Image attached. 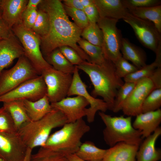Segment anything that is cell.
<instances>
[{
	"mask_svg": "<svg viewBox=\"0 0 161 161\" xmlns=\"http://www.w3.org/2000/svg\"><path fill=\"white\" fill-rule=\"evenodd\" d=\"M42 0H29L24 11L38 9V7Z\"/></svg>",
	"mask_w": 161,
	"mask_h": 161,
	"instance_id": "cell-45",
	"label": "cell"
},
{
	"mask_svg": "<svg viewBox=\"0 0 161 161\" xmlns=\"http://www.w3.org/2000/svg\"><path fill=\"white\" fill-rule=\"evenodd\" d=\"M161 135V128L159 127L150 135L145 138L139 146L136 161H158L161 158V151L156 148L157 140Z\"/></svg>",
	"mask_w": 161,
	"mask_h": 161,
	"instance_id": "cell-19",
	"label": "cell"
},
{
	"mask_svg": "<svg viewBox=\"0 0 161 161\" xmlns=\"http://www.w3.org/2000/svg\"><path fill=\"white\" fill-rule=\"evenodd\" d=\"M38 8L46 12L49 19L48 32L41 38L40 48L44 58L54 49L66 46L74 49L84 61L91 62L89 56L78 44L82 30L70 21L62 1L42 0Z\"/></svg>",
	"mask_w": 161,
	"mask_h": 161,
	"instance_id": "cell-1",
	"label": "cell"
},
{
	"mask_svg": "<svg viewBox=\"0 0 161 161\" xmlns=\"http://www.w3.org/2000/svg\"><path fill=\"white\" fill-rule=\"evenodd\" d=\"M24 49V55L28 59L39 75L44 70L53 67L45 60L40 48V37L31 29L25 27L22 22L11 28Z\"/></svg>",
	"mask_w": 161,
	"mask_h": 161,
	"instance_id": "cell-6",
	"label": "cell"
},
{
	"mask_svg": "<svg viewBox=\"0 0 161 161\" xmlns=\"http://www.w3.org/2000/svg\"><path fill=\"white\" fill-rule=\"evenodd\" d=\"M139 145L126 143H118L106 149L101 161H136Z\"/></svg>",
	"mask_w": 161,
	"mask_h": 161,
	"instance_id": "cell-21",
	"label": "cell"
},
{
	"mask_svg": "<svg viewBox=\"0 0 161 161\" xmlns=\"http://www.w3.org/2000/svg\"><path fill=\"white\" fill-rule=\"evenodd\" d=\"M149 78L156 89L161 88V67L156 68Z\"/></svg>",
	"mask_w": 161,
	"mask_h": 161,
	"instance_id": "cell-42",
	"label": "cell"
},
{
	"mask_svg": "<svg viewBox=\"0 0 161 161\" xmlns=\"http://www.w3.org/2000/svg\"><path fill=\"white\" fill-rule=\"evenodd\" d=\"M23 101L31 121L38 120L53 110L46 95L35 101L27 100Z\"/></svg>",
	"mask_w": 161,
	"mask_h": 161,
	"instance_id": "cell-22",
	"label": "cell"
},
{
	"mask_svg": "<svg viewBox=\"0 0 161 161\" xmlns=\"http://www.w3.org/2000/svg\"><path fill=\"white\" fill-rule=\"evenodd\" d=\"M114 64L117 75L121 78H124L138 69L136 67L129 63L122 56L119 58Z\"/></svg>",
	"mask_w": 161,
	"mask_h": 161,
	"instance_id": "cell-36",
	"label": "cell"
},
{
	"mask_svg": "<svg viewBox=\"0 0 161 161\" xmlns=\"http://www.w3.org/2000/svg\"><path fill=\"white\" fill-rule=\"evenodd\" d=\"M133 127L141 132L142 139L148 137L159 127L161 122V110L142 113L136 116Z\"/></svg>",
	"mask_w": 161,
	"mask_h": 161,
	"instance_id": "cell-18",
	"label": "cell"
},
{
	"mask_svg": "<svg viewBox=\"0 0 161 161\" xmlns=\"http://www.w3.org/2000/svg\"><path fill=\"white\" fill-rule=\"evenodd\" d=\"M24 55L23 47L13 33L9 38L1 39L0 41V73L15 59Z\"/></svg>",
	"mask_w": 161,
	"mask_h": 161,
	"instance_id": "cell-16",
	"label": "cell"
},
{
	"mask_svg": "<svg viewBox=\"0 0 161 161\" xmlns=\"http://www.w3.org/2000/svg\"><path fill=\"white\" fill-rule=\"evenodd\" d=\"M3 107L10 114L17 131L25 123L31 121L23 100H15L3 103Z\"/></svg>",
	"mask_w": 161,
	"mask_h": 161,
	"instance_id": "cell-24",
	"label": "cell"
},
{
	"mask_svg": "<svg viewBox=\"0 0 161 161\" xmlns=\"http://www.w3.org/2000/svg\"><path fill=\"white\" fill-rule=\"evenodd\" d=\"M76 66L89 77L94 87L91 95L101 97L112 110L117 91L124 83L117 75L114 64L109 60L101 64L84 61Z\"/></svg>",
	"mask_w": 161,
	"mask_h": 161,
	"instance_id": "cell-2",
	"label": "cell"
},
{
	"mask_svg": "<svg viewBox=\"0 0 161 161\" xmlns=\"http://www.w3.org/2000/svg\"><path fill=\"white\" fill-rule=\"evenodd\" d=\"M0 161H3L2 160L0 159Z\"/></svg>",
	"mask_w": 161,
	"mask_h": 161,
	"instance_id": "cell-50",
	"label": "cell"
},
{
	"mask_svg": "<svg viewBox=\"0 0 161 161\" xmlns=\"http://www.w3.org/2000/svg\"><path fill=\"white\" fill-rule=\"evenodd\" d=\"M136 83L131 82L124 83L117 91L112 111L116 113L122 110L123 103L134 89Z\"/></svg>",
	"mask_w": 161,
	"mask_h": 161,
	"instance_id": "cell-31",
	"label": "cell"
},
{
	"mask_svg": "<svg viewBox=\"0 0 161 161\" xmlns=\"http://www.w3.org/2000/svg\"><path fill=\"white\" fill-rule=\"evenodd\" d=\"M82 5L85 8L94 3L93 0H80Z\"/></svg>",
	"mask_w": 161,
	"mask_h": 161,
	"instance_id": "cell-47",
	"label": "cell"
},
{
	"mask_svg": "<svg viewBox=\"0 0 161 161\" xmlns=\"http://www.w3.org/2000/svg\"><path fill=\"white\" fill-rule=\"evenodd\" d=\"M31 161H68L66 155L41 147L35 153L32 154Z\"/></svg>",
	"mask_w": 161,
	"mask_h": 161,
	"instance_id": "cell-32",
	"label": "cell"
},
{
	"mask_svg": "<svg viewBox=\"0 0 161 161\" xmlns=\"http://www.w3.org/2000/svg\"><path fill=\"white\" fill-rule=\"evenodd\" d=\"M63 4L65 6L75 9L83 10L84 7L80 0H64L62 1Z\"/></svg>",
	"mask_w": 161,
	"mask_h": 161,
	"instance_id": "cell-44",
	"label": "cell"
},
{
	"mask_svg": "<svg viewBox=\"0 0 161 161\" xmlns=\"http://www.w3.org/2000/svg\"><path fill=\"white\" fill-rule=\"evenodd\" d=\"M81 36L94 45L102 47L103 42L102 31L97 23H89L82 30Z\"/></svg>",
	"mask_w": 161,
	"mask_h": 161,
	"instance_id": "cell-30",
	"label": "cell"
},
{
	"mask_svg": "<svg viewBox=\"0 0 161 161\" xmlns=\"http://www.w3.org/2000/svg\"><path fill=\"white\" fill-rule=\"evenodd\" d=\"M1 0H0V5L1 4Z\"/></svg>",
	"mask_w": 161,
	"mask_h": 161,
	"instance_id": "cell-51",
	"label": "cell"
},
{
	"mask_svg": "<svg viewBox=\"0 0 161 161\" xmlns=\"http://www.w3.org/2000/svg\"><path fill=\"white\" fill-rule=\"evenodd\" d=\"M1 11L0 9V17H1Z\"/></svg>",
	"mask_w": 161,
	"mask_h": 161,
	"instance_id": "cell-49",
	"label": "cell"
},
{
	"mask_svg": "<svg viewBox=\"0 0 161 161\" xmlns=\"http://www.w3.org/2000/svg\"><path fill=\"white\" fill-rule=\"evenodd\" d=\"M68 161H86L82 160L75 154H70L66 156Z\"/></svg>",
	"mask_w": 161,
	"mask_h": 161,
	"instance_id": "cell-46",
	"label": "cell"
},
{
	"mask_svg": "<svg viewBox=\"0 0 161 161\" xmlns=\"http://www.w3.org/2000/svg\"><path fill=\"white\" fill-rule=\"evenodd\" d=\"M149 78H143L136 82L134 89L123 103L122 110L128 116H136L142 113L143 103L148 95L155 89Z\"/></svg>",
	"mask_w": 161,
	"mask_h": 161,
	"instance_id": "cell-14",
	"label": "cell"
},
{
	"mask_svg": "<svg viewBox=\"0 0 161 161\" xmlns=\"http://www.w3.org/2000/svg\"><path fill=\"white\" fill-rule=\"evenodd\" d=\"M89 23H97L100 18L97 9L94 3L83 10Z\"/></svg>",
	"mask_w": 161,
	"mask_h": 161,
	"instance_id": "cell-41",
	"label": "cell"
},
{
	"mask_svg": "<svg viewBox=\"0 0 161 161\" xmlns=\"http://www.w3.org/2000/svg\"><path fill=\"white\" fill-rule=\"evenodd\" d=\"M161 106V88L154 89L145 100L142 107V113L154 111Z\"/></svg>",
	"mask_w": 161,
	"mask_h": 161,
	"instance_id": "cell-34",
	"label": "cell"
},
{
	"mask_svg": "<svg viewBox=\"0 0 161 161\" xmlns=\"http://www.w3.org/2000/svg\"><path fill=\"white\" fill-rule=\"evenodd\" d=\"M13 33L11 29L9 28L1 17H0V38L2 39L7 38Z\"/></svg>",
	"mask_w": 161,
	"mask_h": 161,
	"instance_id": "cell-43",
	"label": "cell"
},
{
	"mask_svg": "<svg viewBox=\"0 0 161 161\" xmlns=\"http://www.w3.org/2000/svg\"><path fill=\"white\" fill-rule=\"evenodd\" d=\"M52 108L60 111L66 117L68 123L75 122L86 116L88 101L79 95L66 97L60 101L51 103Z\"/></svg>",
	"mask_w": 161,
	"mask_h": 161,
	"instance_id": "cell-15",
	"label": "cell"
},
{
	"mask_svg": "<svg viewBox=\"0 0 161 161\" xmlns=\"http://www.w3.org/2000/svg\"><path fill=\"white\" fill-rule=\"evenodd\" d=\"M100 18L118 20L124 19L129 13L121 0H93Z\"/></svg>",
	"mask_w": 161,
	"mask_h": 161,
	"instance_id": "cell-20",
	"label": "cell"
},
{
	"mask_svg": "<svg viewBox=\"0 0 161 161\" xmlns=\"http://www.w3.org/2000/svg\"><path fill=\"white\" fill-rule=\"evenodd\" d=\"M28 0H1V17L10 28L22 22L23 14Z\"/></svg>",
	"mask_w": 161,
	"mask_h": 161,
	"instance_id": "cell-17",
	"label": "cell"
},
{
	"mask_svg": "<svg viewBox=\"0 0 161 161\" xmlns=\"http://www.w3.org/2000/svg\"><path fill=\"white\" fill-rule=\"evenodd\" d=\"M63 6L66 13L72 18L77 26L83 30L88 26L89 23L83 10Z\"/></svg>",
	"mask_w": 161,
	"mask_h": 161,
	"instance_id": "cell-35",
	"label": "cell"
},
{
	"mask_svg": "<svg viewBox=\"0 0 161 161\" xmlns=\"http://www.w3.org/2000/svg\"><path fill=\"white\" fill-rule=\"evenodd\" d=\"M44 58L54 69L57 71L72 74L74 72L75 66L69 61L59 48L54 49Z\"/></svg>",
	"mask_w": 161,
	"mask_h": 161,
	"instance_id": "cell-28",
	"label": "cell"
},
{
	"mask_svg": "<svg viewBox=\"0 0 161 161\" xmlns=\"http://www.w3.org/2000/svg\"><path fill=\"white\" fill-rule=\"evenodd\" d=\"M47 89L41 75L28 80L0 96V102L15 100L36 101L46 95Z\"/></svg>",
	"mask_w": 161,
	"mask_h": 161,
	"instance_id": "cell-11",
	"label": "cell"
},
{
	"mask_svg": "<svg viewBox=\"0 0 161 161\" xmlns=\"http://www.w3.org/2000/svg\"><path fill=\"white\" fill-rule=\"evenodd\" d=\"M98 114L105 125L103 131L104 140L110 147L121 142L140 145L141 132L133 127L131 117H112L102 112Z\"/></svg>",
	"mask_w": 161,
	"mask_h": 161,
	"instance_id": "cell-5",
	"label": "cell"
},
{
	"mask_svg": "<svg viewBox=\"0 0 161 161\" xmlns=\"http://www.w3.org/2000/svg\"><path fill=\"white\" fill-rule=\"evenodd\" d=\"M129 13L139 18L153 23L161 33V5L143 8H132L127 9Z\"/></svg>",
	"mask_w": 161,
	"mask_h": 161,
	"instance_id": "cell-25",
	"label": "cell"
},
{
	"mask_svg": "<svg viewBox=\"0 0 161 161\" xmlns=\"http://www.w3.org/2000/svg\"><path fill=\"white\" fill-rule=\"evenodd\" d=\"M2 39L1 38H0V41Z\"/></svg>",
	"mask_w": 161,
	"mask_h": 161,
	"instance_id": "cell-52",
	"label": "cell"
},
{
	"mask_svg": "<svg viewBox=\"0 0 161 161\" xmlns=\"http://www.w3.org/2000/svg\"><path fill=\"white\" fill-rule=\"evenodd\" d=\"M27 149L17 132L0 131V159L3 161H23Z\"/></svg>",
	"mask_w": 161,
	"mask_h": 161,
	"instance_id": "cell-13",
	"label": "cell"
},
{
	"mask_svg": "<svg viewBox=\"0 0 161 161\" xmlns=\"http://www.w3.org/2000/svg\"><path fill=\"white\" fill-rule=\"evenodd\" d=\"M41 75L45 83L46 95L50 103L58 102L67 96L72 82V74L63 73L51 67L44 70Z\"/></svg>",
	"mask_w": 161,
	"mask_h": 161,
	"instance_id": "cell-9",
	"label": "cell"
},
{
	"mask_svg": "<svg viewBox=\"0 0 161 161\" xmlns=\"http://www.w3.org/2000/svg\"><path fill=\"white\" fill-rule=\"evenodd\" d=\"M78 44L89 56L91 63L101 64L109 60L105 58L101 47L92 44L82 38Z\"/></svg>",
	"mask_w": 161,
	"mask_h": 161,
	"instance_id": "cell-29",
	"label": "cell"
},
{
	"mask_svg": "<svg viewBox=\"0 0 161 161\" xmlns=\"http://www.w3.org/2000/svg\"><path fill=\"white\" fill-rule=\"evenodd\" d=\"M61 52L72 64L78 66L84 61L78 53L72 47L64 46L59 48Z\"/></svg>",
	"mask_w": 161,
	"mask_h": 161,
	"instance_id": "cell-39",
	"label": "cell"
},
{
	"mask_svg": "<svg viewBox=\"0 0 161 161\" xmlns=\"http://www.w3.org/2000/svg\"><path fill=\"white\" fill-rule=\"evenodd\" d=\"M106 149L97 147L93 142L87 141L81 143L74 154L80 159L86 161H101Z\"/></svg>",
	"mask_w": 161,
	"mask_h": 161,
	"instance_id": "cell-26",
	"label": "cell"
},
{
	"mask_svg": "<svg viewBox=\"0 0 161 161\" xmlns=\"http://www.w3.org/2000/svg\"><path fill=\"white\" fill-rule=\"evenodd\" d=\"M78 69L75 66L73 74L72 83L68 91L67 96L79 95L85 98L89 102L90 106L86 109V116L87 121L93 122L96 112L100 111L105 112L109 107L103 100L96 98L90 95L87 89V86L82 80L78 72Z\"/></svg>",
	"mask_w": 161,
	"mask_h": 161,
	"instance_id": "cell-12",
	"label": "cell"
},
{
	"mask_svg": "<svg viewBox=\"0 0 161 161\" xmlns=\"http://www.w3.org/2000/svg\"><path fill=\"white\" fill-rule=\"evenodd\" d=\"M67 123L65 115L60 111L53 109L38 120L25 123L17 133L27 147L33 149L44 144L52 129Z\"/></svg>",
	"mask_w": 161,
	"mask_h": 161,
	"instance_id": "cell-3",
	"label": "cell"
},
{
	"mask_svg": "<svg viewBox=\"0 0 161 161\" xmlns=\"http://www.w3.org/2000/svg\"><path fill=\"white\" fill-rule=\"evenodd\" d=\"M0 131L17 132L10 114L3 106L0 108Z\"/></svg>",
	"mask_w": 161,
	"mask_h": 161,
	"instance_id": "cell-37",
	"label": "cell"
},
{
	"mask_svg": "<svg viewBox=\"0 0 161 161\" xmlns=\"http://www.w3.org/2000/svg\"><path fill=\"white\" fill-rule=\"evenodd\" d=\"M132 28L140 43L155 53L161 44V33L151 22L137 18L129 13L123 19Z\"/></svg>",
	"mask_w": 161,
	"mask_h": 161,
	"instance_id": "cell-10",
	"label": "cell"
},
{
	"mask_svg": "<svg viewBox=\"0 0 161 161\" xmlns=\"http://www.w3.org/2000/svg\"><path fill=\"white\" fill-rule=\"evenodd\" d=\"M38 14V9L24 11L22 18V23L24 26L31 29L36 21Z\"/></svg>",
	"mask_w": 161,
	"mask_h": 161,
	"instance_id": "cell-40",
	"label": "cell"
},
{
	"mask_svg": "<svg viewBox=\"0 0 161 161\" xmlns=\"http://www.w3.org/2000/svg\"><path fill=\"white\" fill-rule=\"evenodd\" d=\"M50 134L43 147L65 155L75 154L81 145V139L90 130L83 119L65 124Z\"/></svg>",
	"mask_w": 161,
	"mask_h": 161,
	"instance_id": "cell-4",
	"label": "cell"
},
{
	"mask_svg": "<svg viewBox=\"0 0 161 161\" xmlns=\"http://www.w3.org/2000/svg\"><path fill=\"white\" fill-rule=\"evenodd\" d=\"M32 149L30 148H27L26 156L23 161H31V157L32 154Z\"/></svg>",
	"mask_w": 161,
	"mask_h": 161,
	"instance_id": "cell-48",
	"label": "cell"
},
{
	"mask_svg": "<svg viewBox=\"0 0 161 161\" xmlns=\"http://www.w3.org/2000/svg\"><path fill=\"white\" fill-rule=\"evenodd\" d=\"M155 54L156 57L154 62L125 77V82L136 83L143 78H149L156 68L161 67V44Z\"/></svg>",
	"mask_w": 161,
	"mask_h": 161,
	"instance_id": "cell-27",
	"label": "cell"
},
{
	"mask_svg": "<svg viewBox=\"0 0 161 161\" xmlns=\"http://www.w3.org/2000/svg\"><path fill=\"white\" fill-rule=\"evenodd\" d=\"M118 21L111 18H100L97 23L103 33L102 48L105 57L114 64L122 56L120 49L123 38L116 26Z\"/></svg>",
	"mask_w": 161,
	"mask_h": 161,
	"instance_id": "cell-8",
	"label": "cell"
},
{
	"mask_svg": "<svg viewBox=\"0 0 161 161\" xmlns=\"http://www.w3.org/2000/svg\"><path fill=\"white\" fill-rule=\"evenodd\" d=\"M120 51L123 57L131 61L138 69L146 65V57L144 51L126 38H122Z\"/></svg>",
	"mask_w": 161,
	"mask_h": 161,
	"instance_id": "cell-23",
	"label": "cell"
},
{
	"mask_svg": "<svg viewBox=\"0 0 161 161\" xmlns=\"http://www.w3.org/2000/svg\"><path fill=\"white\" fill-rule=\"evenodd\" d=\"M127 9L132 8H143L161 5L160 0H122Z\"/></svg>",
	"mask_w": 161,
	"mask_h": 161,
	"instance_id": "cell-38",
	"label": "cell"
},
{
	"mask_svg": "<svg viewBox=\"0 0 161 161\" xmlns=\"http://www.w3.org/2000/svg\"><path fill=\"white\" fill-rule=\"evenodd\" d=\"M38 10L37 18L31 30L41 38L48 32L50 25L49 19L46 12L38 8Z\"/></svg>",
	"mask_w": 161,
	"mask_h": 161,
	"instance_id": "cell-33",
	"label": "cell"
},
{
	"mask_svg": "<svg viewBox=\"0 0 161 161\" xmlns=\"http://www.w3.org/2000/svg\"><path fill=\"white\" fill-rule=\"evenodd\" d=\"M39 75L28 59L24 55L18 58L10 69L0 73V96L13 90L24 82Z\"/></svg>",
	"mask_w": 161,
	"mask_h": 161,
	"instance_id": "cell-7",
	"label": "cell"
}]
</instances>
